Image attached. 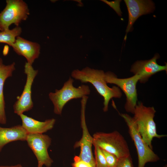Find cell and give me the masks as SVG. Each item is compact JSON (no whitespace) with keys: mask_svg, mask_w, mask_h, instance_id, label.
Returning <instances> with one entry per match:
<instances>
[{"mask_svg":"<svg viewBox=\"0 0 167 167\" xmlns=\"http://www.w3.org/2000/svg\"><path fill=\"white\" fill-rule=\"evenodd\" d=\"M71 77L82 83H89L93 85L103 98L104 112L108 110L109 104L111 99L119 98L122 95L118 87L113 86L110 88L108 86L105 79V73L102 70L86 67L81 70H74L71 72Z\"/></svg>","mask_w":167,"mask_h":167,"instance_id":"cell-1","label":"cell"},{"mask_svg":"<svg viewBox=\"0 0 167 167\" xmlns=\"http://www.w3.org/2000/svg\"><path fill=\"white\" fill-rule=\"evenodd\" d=\"M156 112L153 107H146L139 101L135 107L133 117L143 139L152 149L153 138L160 139L166 136V135H159L157 132L156 125L154 120Z\"/></svg>","mask_w":167,"mask_h":167,"instance_id":"cell-2","label":"cell"},{"mask_svg":"<svg viewBox=\"0 0 167 167\" xmlns=\"http://www.w3.org/2000/svg\"><path fill=\"white\" fill-rule=\"evenodd\" d=\"M74 82L73 78L70 77L60 89L49 93V97L53 105L55 114L61 115L64 106L71 100L82 98L90 94L91 90L88 85L82 84L76 88L73 85Z\"/></svg>","mask_w":167,"mask_h":167,"instance_id":"cell-3","label":"cell"},{"mask_svg":"<svg viewBox=\"0 0 167 167\" xmlns=\"http://www.w3.org/2000/svg\"><path fill=\"white\" fill-rule=\"evenodd\" d=\"M92 137V143L101 149L114 154L118 158L131 155L126 141L117 131L110 133L96 132Z\"/></svg>","mask_w":167,"mask_h":167,"instance_id":"cell-4","label":"cell"},{"mask_svg":"<svg viewBox=\"0 0 167 167\" xmlns=\"http://www.w3.org/2000/svg\"><path fill=\"white\" fill-rule=\"evenodd\" d=\"M119 114L127 126L129 134L136 148L138 157V167H144L148 162L158 161L160 160L159 156L143 139L133 117L127 113Z\"/></svg>","mask_w":167,"mask_h":167,"instance_id":"cell-5","label":"cell"},{"mask_svg":"<svg viewBox=\"0 0 167 167\" xmlns=\"http://www.w3.org/2000/svg\"><path fill=\"white\" fill-rule=\"evenodd\" d=\"M6 5L0 13V31L9 29L14 24L19 26L22 21L25 20L29 15L26 3L22 0H6Z\"/></svg>","mask_w":167,"mask_h":167,"instance_id":"cell-6","label":"cell"},{"mask_svg":"<svg viewBox=\"0 0 167 167\" xmlns=\"http://www.w3.org/2000/svg\"><path fill=\"white\" fill-rule=\"evenodd\" d=\"M105 79L107 84H115L123 91L126 97L125 109L133 114L138 100L136 84L139 80V76L134 75L128 78H118L114 73L109 71L105 73Z\"/></svg>","mask_w":167,"mask_h":167,"instance_id":"cell-7","label":"cell"},{"mask_svg":"<svg viewBox=\"0 0 167 167\" xmlns=\"http://www.w3.org/2000/svg\"><path fill=\"white\" fill-rule=\"evenodd\" d=\"M36 156L38 161L37 167H50L53 163L48 149L51 143V139L43 134H28L26 140Z\"/></svg>","mask_w":167,"mask_h":167,"instance_id":"cell-8","label":"cell"},{"mask_svg":"<svg viewBox=\"0 0 167 167\" xmlns=\"http://www.w3.org/2000/svg\"><path fill=\"white\" fill-rule=\"evenodd\" d=\"M24 73L27 75V79L23 91L13 105L14 113L19 116L30 110L33 106L32 99V87L38 71L34 70L32 65L27 62L24 66Z\"/></svg>","mask_w":167,"mask_h":167,"instance_id":"cell-9","label":"cell"},{"mask_svg":"<svg viewBox=\"0 0 167 167\" xmlns=\"http://www.w3.org/2000/svg\"><path fill=\"white\" fill-rule=\"evenodd\" d=\"M86 103H81V126L82 129V135L80 139L75 144V148H80L79 156H76L79 159L90 164L95 167V162L92 150L93 137L90 135L85 121V110Z\"/></svg>","mask_w":167,"mask_h":167,"instance_id":"cell-10","label":"cell"},{"mask_svg":"<svg viewBox=\"0 0 167 167\" xmlns=\"http://www.w3.org/2000/svg\"><path fill=\"white\" fill-rule=\"evenodd\" d=\"M159 58L160 55L157 53L149 60L136 61L132 66L130 71L139 76L140 83H145L150 77L156 73L162 71L167 72L166 63L164 66L157 63V60Z\"/></svg>","mask_w":167,"mask_h":167,"instance_id":"cell-11","label":"cell"},{"mask_svg":"<svg viewBox=\"0 0 167 167\" xmlns=\"http://www.w3.org/2000/svg\"><path fill=\"white\" fill-rule=\"evenodd\" d=\"M128 13V22L126 35L131 31L135 22L140 16L153 12L155 9L153 2L149 0H125Z\"/></svg>","mask_w":167,"mask_h":167,"instance_id":"cell-12","label":"cell"},{"mask_svg":"<svg viewBox=\"0 0 167 167\" xmlns=\"http://www.w3.org/2000/svg\"><path fill=\"white\" fill-rule=\"evenodd\" d=\"M11 47L18 55L24 57L27 62L32 65L40 54V46L37 43L17 36Z\"/></svg>","mask_w":167,"mask_h":167,"instance_id":"cell-13","label":"cell"},{"mask_svg":"<svg viewBox=\"0 0 167 167\" xmlns=\"http://www.w3.org/2000/svg\"><path fill=\"white\" fill-rule=\"evenodd\" d=\"M19 116L22 121V126L28 134H43L52 129L56 122L53 118L41 122L23 114Z\"/></svg>","mask_w":167,"mask_h":167,"instance_id":"cell-14","label":"cell"},{"mask_svg":"<svg viewBox=\"0 0 167 167\" xmlns=\"http://www.w3.org/2000/svg\"><path fill=\"white\" fill-rule=\"evenodd\" d=\"M28 133L22 125L10 128L0 127V152L7 144L13 141L26 140Z\"/></svg>","mask_w":167,"mask_h":167,"instance_id":"cell-15","label":"cell"},{"mask_svg":"<svg viewBox=\"0 0 167 167\" xmlns=\"http://www.w3.org/2000/svg\"><path fill=\"white\" fill-rule=\"evenodd\" d=\"M15 65L14 62L6 65L3 64L2 58H0V123L3 124H6V122L3 94L4 84L6 79L12 76V73L15 70Z\"/></svg>","mask_w":167,"mask_h":167,"instance_id":"cell-16","label":"cell"},{"mask_svg":"<svg viewBox=\"0 0 167 167\" xmlns=\"http://www.w3.org/2000/svg\"><path fill=\"white\" fill-rule=\"evenodd\" d=\"M22 28L16 26L12 29H8L0 32V43L7 44L11 46L16 38L22 32Z\"/></svg>","mask_w":167,"mask_h":167,"instance_id":"cell-17","label":"cell"},{"mask_svg":"<svg viewBox=\"0 0 167 167\" xmlns=\"http://www.w3.org/2000/svg\"><path fill=\"white\" fill-rule=\"evenodd\" d=\"M92 144L94 147L95 167H109L101 149L95 143Z\"/></svg>","mask_w":167,"mask_h":167,"instance_id":"cell-18","label":"cell"},{"mask_svg":"<svg viewBox=\"0 0 167 167\" xmlns=\"http://www.w3.org/2000/svg\"><path fill=\"white\" fill-rule=\"evenodd\" d=\"M109 167H114L118 158L114 154L101 149Z\"/></svg>","mask_w":167,"mask_h":167,"instance_id":"cell-19","label":"cell"},{"mask_svg":"<svg viewBox=\"0 0 167 167\" xmlns=\"http://www.w3.org/2000/svg\"><path fill=\"white\" fill-rule=\"evenodd\" d=\"M114 167H133L131 156L118 158Z\"/></svg>","mask_w":167,"mask_h":167,"instance_id":"cell-20","label":"cell"},{"mask_svg":"<svg viewBox=\"0 0 167 167\" xmlns=\"http://www.w3.org/2000/svg\"><path fill=\"white\" fill-rule=\"evenodd\" d=\"M74 160L72 164V167H93L89 163L78 159L76 156L74 158Z\"/></svg>","mask_w":167,"mask_h":167,"instance_id":"cell-21","label":"cell"},{"mask_svg":"<svg viewBox=\"0 0 167 167\" xmlns=\"http://www.w3.org/2000/svg\"><path fill=\"white\" fill-rule=\"evenodd\" d=\"M0 167H22V166L20 164H18L12 166H0Z\"/></svg>","mask_w":167,"mask_h":167,"instance_id":"cell-22","label":"cell"},{"mask_svg":"<svg viewBox=\"0 0 167 167\" xmlns=\"http://www.w3.org/2000/svg\"><path fill=\"white\" fill-rule=\"evenodd\" d=\"M164 167H167V165H165V166Z\"/></svg>","mask_w":167,"mask_h":167,"instance_id":"cell-23","label":"cell"}]
</instances>
